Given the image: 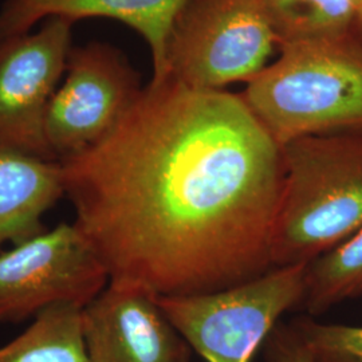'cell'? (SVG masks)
<instances>
[{"label":"cell","instance_id":"1","mask_svg":"<svg viewBox=\"0 0 362 362\" xmlns=\"http://www.w3.org/2000/svg\"><path fill=\"white\" fill-rule=\"evenodd\" d=\"M59 163L109 282L177 297L272 270L282 148L240 94L152 79L103 141Z\"/></svg>","mask_w":362,"mask_h":362},{"label":"cell","instance_id":"2","mask_svg":"<svg viewBox=\"0 0 362 362\" xmlns=\"http://www.w3.org/2000/svg\"><path fill=\"white\" fill-rule=\"evenodd\" d=\"M281 57L240 93L281 148L311 136L362 132V43L334 31L281 43Z\"/></svg>","mask_w":362,"mask_h":362},{"label":"cell","instance_id":"3","mask_svg":"<svg viewBox=\"0 0 362 362\" xmlns=\"http://www.w3.org/2000/svg\"><path fill=\"white\" fill-rule=\"evenodd\" d=\"M282 157L272 267L309 264L362 228V132L303 137Z\"/></svg>","mask_w":362,"mask_h":362},{"label":"cell","instance_id":"4","mask_svg":"<svg viewBox=\"0 0 362 362\" xmlns=\"http://www.w3.org/2000/svg\"><path fill=\"white\" fill-rule=\"evenodd\" d=\"M308 264L272 267L220 291L158 297L169 321L207 362H251L286 311L300 309Z\"/></svg>","mask_w":362,"mask_h":362},{"label":"cell","instance_id":"5","mask_svg":"<svg viewBox=\"0 0 362 362\" xmlns=\"http://www.w3.org/2000/svg\"><path fill=\"white\" fill-rule=\"evenodd\" d=\"M278 43L262 0H187L169 34L167 76L223 90L257 77Z\"/></svg>","mask_w":362,"mask_h":362},{"label":"cell","instance_id":"6","mask_svg":"<svg viewBox=\"0 0 362 362\" xmlns=\"http://www.w3.org/2000/svg\"><path fill=\"white\" fill-rule=\"evenodd\" d=\"M107 284L77 226L59 223L0 252V325L34 320L59 305L83 309Z\"/></svg>","mask_w":362,"mask_h":362},{"label":"cell","instance_id":"7","mask_svg":"<svg viewBox=\"0 0 362 362\" xmlns=\"http://www.w3.org/2000/svg\"><path fill=\"white\" fill-rule=\"evenodd\" d=\"M137 73L110 45L90 42L73 47L66 79L47 107L45 133L57 161L103 141L134 103Z\"/></svg>","mask_w":362,"mask_h":362},{"label":"cell","instance_id":"8","mask_svg":"<svg viewBox=\"0 0 362 362\" xmlns=\"http://www.w3.org/2000/svg\"><path fill=\"white\" fill-rule=\"evenodd\" d=\"M73 25L55 16L34 34L0 39V148L57 161L45 121L66 73Z\"/></svg>","mask_w":362,"mask_h":362},{"label":"cell","instance_id":"9","mask_svg":"<svg viewBox=\"0 0 362 362\" xmlns=\"http://www.w3.org/2000/svg\"><path fill=\"white\" fill-rule=\"evenodd\" d=\"M81 327L86 362H191L192 348L141 286L109 282L81 311Z\"/></svg>","mask_w":362,"mask_h":362},{"label":"cell","instance_id":"10","mask_svg":"<svg viewBox=\"0 0 362 362\" xmlns=\"http://www.w3.org/2000/svg\"><path fill=\"white\" fill-rule=\"evenodd\" d=\"M187 0H6L0 8V39L27 34L50 18L76 23L85 18L116 19L146 40L153 61V78L167 76V46L173 22Z\"/></svg>","mask_w":362,"mask_h":362},{"label":"cell","instance_id":"11","mask_svg":"<svg viewBox=\"0 0 362 362\" xmlns=\"http://www.w3.org/2000/svg\"><path fill=\"white\" fill-rule=\"evenodd\" d=\"M65 197L62 167L0 148V252L45 231L42 219Z\"/></svg>","mask_w":362,"mask_h":362},{"label":"cell","instance_id":"12","mask_svg":"<svg viewBox=\"0 0 362 362\" xmlns=\"http://www.w3.org/2000/svg\"><path fill=\"white\" fill-rule=\"evenodd\" d=\"M81 311L59 305L40 313L19 336L0 346V362H86Z\"/></svg>","mask_w":362,"mask_h":362},{"label":"cell","instance_id":"13","mask_svg":"<svg viewBox=\"0 0 362 362\" xmlns=\"http://www.w3.org/2000/svg\"><path fill=\"white\" fill-rule=\"evenodd\" d=\"M362 296V228L346 242L308 264L300 308L320 315L338 303Z\"/></svg>","mask_w":362,"mask_h":362},{"label":"cell","instance_id":"14","mask_svg":"<svg viewBox=\"0 0 362 362\" xmlns=\"http://www.w3.org/2000/svg\"><path fill=\"white\" fill-rule=\"evenodd\" d=\"M291 324L315 362H362V326L320 324L310 315Z\"/></svg>","mask_w":362,"mask_h":362},{"label":"cell","instance_id":"15","mask_svg":"<svg viewBox=\"0 0 362 362\" xmlns=\"http://www.w3.org/2000/svg\"><path fill=\"white\" fill-rule=\"evenodd\" d=\"M266 362H315L293 324H278L263 342Z\"/></svg>","mask_w":362,"mask_h":362}]
</instances>
